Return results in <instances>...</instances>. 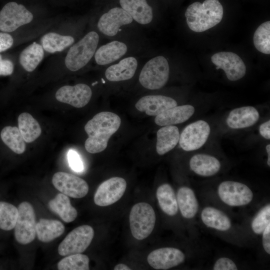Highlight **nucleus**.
Instances as JSON below:
<instances>
[{
  "label": "nucleus",
  "mask_w": 270,
  "mask_h": 270,
  "mask_svg": "<svg viewBox=\"0 0 270 270\" xmlns=\"http://www.w3.org/2000/svg\"><path fill=\"white\" fill-rule=\"evenodd\" d=\"M12 36L6 32H0V52L10 48L13 44Z\"/></svg>",
  "instance_id": "obj_41"
},
{
  "label": "nucleus",
  "mask_w": 270,
  "mask_h": 270,
  "mask_svg": "<svg viewBox=\"0 0 270 270\" xmlns=\"http://www.w3.org/2000/svg\"><path fill=\"white\" fill-rule=\"evenodd\" d=\"M255 48L260 52L270 54V22L261 24L254 32L253 38Z\"/></svg>",
  "instance_id": "obj_35"
},
{
  "label": "nucleus",
  "mask_w": 270,
  "mask_h": 270,
  "mask_svg": "<svg viewBox=\"0 0 270 270\" xmlns=\"http://www.w3.org/2000/svg\"><path fill=\"white\" fill-rule=\"evenodd\" d=\"M18 216V210L13 204L0 202V228L10 230L14 228Z\"/></svg>",
  "instance_id": "obj_36"
},
{
  "label": "nucleus",
  "mask_w": 270,
  "mask_h": 270,
  "mask_svg": "<svg viewBox=\"0 0 270 270\" xmlns=\"http://www.w3.org/2000/svg\"><path fill=\"white\" fill-rule=\"evenodd\" d=\"M129 218L132 234L138 240L145 239L150 234L156 220L154 210L146 202L134 204L131 209Z\"/></svg>",
  "instance_id": "obj_5"
},
{
  "label": "nucleus",
  "mask_w": 270,
  "mask_h": 270,
  "mask_svg": "<svg viewBox=\"0 0 270 270\" xmlns=\"http://www.w3.org/2000/svg\"><path fill=\"white\" fill-rule=\"evenodd\" d=\"M156 150L159 155H163L173 149L180 139L178 128L174 125L163 126L157 132Z\"/></svg>",
  "instance_id": "obj_26"
},
{
  "label": "nucleus",
  "mask_w": 270,
  "mask_h": 270,
  "mask_svg": "<svg viewBox=\"0 0 270 270\" xmlns=\"http://www.w3.org/2000/svg\"><path fill=\"white\" fill-rule=\"evenodd\" d=\"M74 42V39L72 36H62L55 32L48 33L41 38L43 48L50 53L62 52Z\"/></svg>",
  "instance_id": "obj_32"
},
{
  "label": "nucleus",
  "mask_w": 270,
  "mask_h": 270,
  "mask_svg": "<svg viewBox=\"0 0 270 270\" xmlns=\"http://www.w3.org/2000/svg\"><path fill=\"white\" fill-rule=\"evenodd\" d=\"M131 16L121 7H114L104 14L98 22V30L104 35L114 36L123 26L132 22Z\"/></svg>",
  "instance_id": "obj_14"
},
{
  "label": "nucleus",
  "mask_w": 270,
  "mask_h": 270,
  "mask_svg": "<svg viewBox=\"0 0 270 270\" xmlns=\"http://www.w3.org/2000/svg\"><path fill=\"white\" fill-rule=\"evenodd\" d=\"M262 244L264 251L270 254V224L265 228L262 234Z\"/></svg>",
  "instance_id": "obj_42"
},
{
  "label": "nucleus",
  "mask_w": 270,
  "mask_h": 270,
  "mask_svg": "<svg viewBox=\"0 0 270 270\" xmlns=\"http://www.w3.org/2000/svg\"><path fill=\"white\" fill-rule=\"evenodd\" d=\"M18 128L24 140L30 143L37 139L42 132L38 121L28 113L23 112L18 117Z\"/></svg>",
  "instance_id": "obj_30"
},
{
  "label": "nucleus",
  "mask_w": 270,
  "mask_h": 270,
  "mask_svg": "<svg viewBox=\"0 0 270 270\" xmlns=\"http://www.w3.org/2000/svg\"><path fill=\"white\" fill-rule=\"evenodd\" d=\"M126 182L120 177H113L102 182L94 195L95 204L100 206L111 205L118 201L124 194Z\"/></svg>",
  "instance_id": "obj_12"
},
{
  "label": "nucleus",
  "mask_w": 270,
  "mask_h": 270,
  "mask_svg": "<svg viewBox=\"0 0 270 270\" xmlns=\"http://www.w3.org/2000/svg\"><path fill=\"white\" fill-rule=\"evenodd\" d=\"M156 196L159 206L162 211L169 216H174L178 208L176 196L172 186L168 184H164L157 189Z\"/></svg>",
  "instance_id": "obj_29"
},
{
  "label": "nucleus",
  "mask_w": 270,
  "mask_h": 270,
  "mask_svg": "<svg viewBox=\"0 0 270 270\" xmlns=\"http://www.w3.org/2000/svg\"><path fill=\"white\" fill-rule=\"evenodd\" d=\"M260 114L253 106H246L238 108L229 114L226 122L232 129L246 128L254 125L259 120Z\"/></svg>",
  "instance_id": "obj_19"
},
{
  "label": "nucleus",
  "mask_w": 270,
  "mask_h": 270,
  "mask_svg": "<svg viewBox=\"0 0 270 270\" xmlns=\"http://www.w3.org/2000/svg\"><path fill=\"white\" fill-rule=\"evenodd\" d=\"M52 182L62 194L73 198H82L88 192V186L84 180L65 172L55 173L52 178Z\"/></svg>",
  "instance_id": "obj_11"
},
{
  "label": "nucleus",
  "mask_w": 270,
  "mask_h": 270,
  "mask_svg": "<svg viewBox=\"0 0 270 270\" xmlns=\"http://www.w3.org/2000/svg\"><path fill=\"white\" fill-rule=\"evenodd\" d=\"M260 134L267 140L270 138V120H268L260 124L259 128Z\"/></svg>",
  "instance_id": "obj_43"
},
{
  "label": "nucleus",
  "mask_w": 270,
  "mask_h": 270,
  "mask_svg": "<svg viewBox=\"0 0 270 270\" xmlns=\"http://www.w3.org/2000/svg\"><path fill=\"white\" fill-rule=\"evenodd\" d=\"M190 170L196 174L202 176H211L220 170V162L214 156L206 154H196L190 160Z\"/></svg>",
  "instance_id": "obj_23"
},
{
  "label": "nucleus",
  "mask_w": 270,
  "mask_h": 270,
  "mask_svg": "<svg viewBox=\"0 0 270 270\" xmlns=\"http://www.w3.org/2000/svg\"><path fill=\"white\" fill-rule=\"evenodd\" d=\"M0 137L3 142L15 153L22 154L25 151L24 140L18 128L5 126L1 131Z\"/></svg>",
  "instance_id": "obj_33"
},
{
  "label": "nucleus",
  "mask_w": 270,
  "mask_h": 270,
  "mask_svg": "<svg viewBox=\"0 0 270 270\" xmlns=\"http://www.w3.org/2000/svg\"><path fill=\"white\" fill-rule=\"evenodd\" d=\"M98 42L96 32L91 31L86 34L70 48L65 58L66 68L76 72L84 67L94 56Z\"/></svg>",
  "instance_id": "obj_3"
},
{
  "label": "nucleus",
  "mask_w": 270,
  "mask_h": 270,
  "mask_svg": "<svg viewBox=\"0 0 270 270\" xmlns=\"http://www.w3.org/2000/svg\"><path fill=\"white\" fill-rule=\"evenodd\" d=\"M270 224V204H266L256 213L251 222V228L255 234H262Z\"/></svg>",
  "instance_id": "obj_37"
},
{
  "label": "nucleus",
  "mask_w": 270,
  "mask_h": 270,
  "mask_svg": "<svg viewBox=\"0 0 270 270\" xmlns=\"http://www.w3.org/2000/svg\"><path fill=\"white\" fill-rule=\"evenodd\" d=\"M138 66V62L136 58H125L118 63L108 66L105 71V76L108 80L113 82L128 80L134 75Z\"/></svg>",
  "instance_id": "obj_18"
},
{
  "label": "nucleus",
  "mask_w": 270,
  "mask_h": 270,
  "mask_svg": "<svg viewBox=\"0 0 270 270\" xmlns=\"http://www.w3.org/2000/svg\"><path fill=\"white\" fill-rule=\"evenodd\" d=\"M184 254L180 250L172 247L156 249L147 258L148 264L156 270H168L183 263Z\"/></svg>",
  "instance_id": "obj_15"
},
{
  "label": "nucleus",
  "mask_w": 270,
  "mask_h": 270,
  "mask_svg": "<svg viewBox=\"0 0 270 270\" xmlns=\"http://www.w3.org/2000/svg\"><path fill=\"white\" fill-rule=\"evenodd\" d=\"M178 208L182 216L186 218H194L198 210V202L194 191L190 188H180L176 194Z\"/></svg>",
  "instance_id": "obj_25"
},
{
  "label": "nucleus",
  "mask_w": 270,
  "mask_h": 270,
  "mask_svg": "<svg viewBox=\"0 0 270 270\" xmlns=\"http://www.w3.org/2000/svg\"><path fill=\"white\" fill-rule=\"evenodd\" d=\"M90 260L84 254H76L61 260L58 264L59 270H88Z\"/></svg>",
  "instance_id": "obj_34"
},
{
  "label": "nucleus",
  "mask_w": 270,
  "mask_h": 270,
  "mask_svg": "<svg viewBox=\"0 0 270 270\" xmlns=\"http://www.w3.org/2000/svg\"><path fill=\"white\" fill-rule=\"evenodd\" d=\"M266 150L268 154L267 164L268 166H270V144H268L266 146Z\"/></svg>",
  "instance_id": "obj_45"
},
{
  "label": "nucleus",
  "mask_w": 270,
  "mask_h": 270,
  "mask_svg": "<svg viewBox=\"0 0 270 270\" xmlns=\"http://www.w3.org/2000/svg\"><path fill=\"white\" fill-rule=\"evenodd\" d=\"M48 206L52 212L58 214L66 222H73L78 216L77 210L71 205L68 196L62 193L58 194L50 200Z\"/></svg>",
  "instance_id": "obj_28"
},
{
  "label": "nucleus",
  "mask_w": 270,
  "mask_h": 270,
  "mask_svg": "<svg viewBox=\"0 0 270 270\" xmlns=\"http://www.w3.org/2000/svg\"><path fill=\"white\" fill-rule=\"evenodd\" d=\"M210 132L208 124L198 120L188 125L182 132L179 144L185 151H193L201 148L206 142Z\"/></svg>",
  "instance_id": "obj_10"
},
{
  "label": "nucleus",
  "mask_w": 270,
  "mask_h": 270,
  "mask_svg": "<svg viewBox=\"0 0 270 270\" xmlns=\"http://www.w3.org/2000/svg\"><path fill=\"white\" fill-rule=\"evenodd\" d=\"M128 51V46L124 42L114 40L101 46L97 49L94 56L96 63L105 66L122 58Z\"/></svg>",
  "instance_id": "obj_20"
},
{
  "label": "nucleus",
  "mask_w": 270,
  "mask_h": 270,
  "mask_svg": "<svg viewBox=\"0 0 270 270\" xmlns=\"http://www.w3.org/2000/svg\"><path fill=\"white\" fill-rule=\"evenodd\" d=\"M200 218L208 228L220 232L228 231L232 226L228 216L221 210L213 206L204 208L200 213Z\"/></svg>",
  "instance_id": "obj_24"
},
{
  "label": "nucleus",
  "mask_w": 270,
  "mask_h": 270,
  "mask_svg": "<svg viewBox=\"0 0 270 270\" xmlns=\"http://www.w3.org/2000/svg\"><path fill=\"white\" fill-rule=\"evenodd\" d=\"M238 269L236 263L232 259L226 257L218 258L212 267L214 270H236Z\"/></svg>",
  "instance_id": "obj_38"
},
{
  "label": "nucleus",
  "mask_w": 270,
  "mask_h": 270,
  "mask_svg": "<svg viewBox=\"0 0 270 270\" xmlns=\"http://www.w3.org/2000/svg\"><path fill=\"white\" fill-rule=\"evenodd\" d=\"M217 192L222 202L232 207L248 205L254 197L252 191L248 186L232 180H226L220 184Z\"/></svg>",
  "instance_id": "obj_6"
},
{
  "label": "nucleus",
  "mask_w": 270,
  "mask_h": 270,
  "mask_svg": "<svg viewBox=\"0 0 270 270\" xmlns=\"http://www.w3.org/2000/svg\"><path fill=\"white\" fill-rule=\"evenodd\" d=\"M189 28L194 32L206 31L220 23L224 9L218 0H205L190 4L184 14Z\"/></svg>",
  "instance_id": "obj_2"
},
{
  "label": "nucleus",
  "mask_w": 270,
  "mask_h": 270,
  "mask_svg": "<svg viewBox=\"0 0 270 270\" xmlns=\"http://www.w3.org/2000/svg\"><path fill=\"white\" fill-rule=\"evenodd\" d=\"M194 111V108L190 104L176 106L156 116L154 122L160 126L181 124L188 120L193 115Z\"/></svg>",
  "instance_id": "obj_21"
},
{
  "label": "nucleus",
  "mask_w": 270,
  "mask_h": 270,
  "mask_svg": "<svg viewBox=\"0 0 270 270\" xmlns=\"http://www.w3.org/2000/svg\"><path fill=\"white\" fill-rule=\"evenodd\" d=\"M170 67L168 60L163 56H157L148 60L143 66L139 82L144 88L155 90L162 88L169 78Z\"/></svg>",
  "instance_id": "obj_4"
},
{
  "label": "nucleus",
  "mask_w": 270,
  "mask_h": 270,
  "mask_svg": "<svg viewBox=\"0 0 270 270\" xmlns=\"http://www.w3.org/2000/svg\"><path fill=\"white\" fill-rule=\"evenodd\" d=\"M64 230V225L58 220L41 218L36 224L38 238L44 242H50L59 237Z\"/></svg>",
  "instance_id": "obj_27"
},
{
  "label": "nucleus",
  "mask_w": 270,
  "mask_h": 270,
  "mask_svg": "<svg viewBox=\"0 0 270 270\" xmlns=\"http://www.w3.org/2000/svg\"><path fill=\"white\" fill-rule=\"evenodd\" d=\"M92 96L91 88L84 84H78L74 86H64L56 93V98L58 101L77 108L86 106Z\"/></svg>",
  "instance_id": "obj_16"
},
{
  "label": "nucleus",
  "mask_w": 270,
  "mask_h": 270,
  "mask_svg": "<svg viewBox=\"0 0 270 270\" xmlns=\"http://www.w3.org/2000/svg\"><path fill=\"white\" fill-rule=\"evenodd\" d=\"M94 236V230L88 225H82L72 230L60 242L58 252L62 256L80 254L86 250Z\"/></svg>",
  "instance_id": "obj_7"
},
{
  "label": "nucleus",
  "mask_w": 270,
  "mask_h": 270,
  "mask_svg": "<svg viewBox=\"0 0 270 270\" xmlns=\"http://www.w3.org/2000/svg\"><path fill=\"white\" fill-rule=\"evenodd\" d=\"M14 70L12 62L8 60H3L0 54V76L10 75Z\"/></svg>",
  "instance_id": "obj_40"
},
{
  "label": "nucleus",
  "mask_w": 270,
  "mask_h": 270,
  "mask_svg": "<svg viewBox=\"0 0 270 270\" xmlns=\"http://www.w3.org/2000/svg\"><path fill=\"white\" fill-rule=\"evenodd\" d=\"M178 106L172 98L162 95H148L136 102V108L150 116H156L168 109Z\"/></svg>",
  "instance_id": "obj_17"
},
{
  "label": "nucleus",
  "mask_w": 270,
  "mask_h": 270,
  "mask_svg": "<svg viewBox=\"0 0 270 270\" xmlns=\"http://www.w3.org/2000/svg\"><path fill=\"white\" fill-rule=\"evenodd\" d=\"M32 19V14L24 6L10 2L0 12V30L5 32H12L30 23Z\"/></svg>",
  "instance_id": "obj_9"
},
{
  "label": "nucleus",
  "mask_w": 270,
  "mask_h": 270,
  "mask_svg": "<svg viewBox=\"0 0 270 270\" xmlns=\"http://www.w3.org/2000/svg\"><path fill=\"white\" fill-rule=\"evenodd\" d=\"M211 60L219 69L224 70L230 80H238L246 74V67L244 62L236 54L228 52H219L214 54Z\"/></svg>",
  "instance_id": "obj_13"
},
{
  "label": "nucleus",
  "mask_w": 270,
  "mask_h": 270,
  "mask_svg": "<svg viewBox=\"0 0 270 270\" xmlns=\"http://www.w3.org/2000/svg\"><path fill=\"white\" fill-rule=\"evenodd\" d=\"M114 270H130L131 268H129L128 266L122 264H120L115 266L114 268Z\"/></svg>",
  "instance_id": "obj_44"
},
{
  "label": "nucleus",
  "mask_w": 270,
  "mask_h": 270,
  "mask_svg": "<svg viewBox=\"0 0 270 270\" xmlns=\"http://www.w3.org/2000/svg\"><path fill=\"white\" fill-rule=\"evenodd\" d=\"M69 164L72 170L80 172L84 169L82 162L78 154L74 150H70L68 154Z\"/></svg>",
  "instance_id": "obj_39"
},
{
  "label": "nucleus",
  "mask_w": 270,
  "mask_h": 270,
  "mask_svg": "<svg viewBox=\"0 0 270 270\" xmlns=\"http://www.w3.org/2000/svg\"><path fill=\"white\" fill-rule=\"evenodd\" d=\"M121 120L119 116L110 112H102L96 114L87 122L84 130L88 137L84 147L91 154L104 150L111 136L119 128Z\"/></svg>",
  "instance_id": "obj_1"
},
{
  "label": "nucleus",
  "mask_w": 270,
  "mask_h": 270,
  "mask_svg": "<svg viewBox=\"0 0 270 270\" xmlns=\"http://www.w3.org/2000/svg\"><path fill=\"white\" fill-rule=\"evenodd\" d=\"M44 56V52L42 46L34 42L21 52L20 62L26 71L32 72L42 60Z\"/></svg>",
  "instance_id": "obj_31"
},
{
  "label": "nucleus",
  "mask_w": 270,
  "mask_h": 270,
  "mask_svg": "<svg viewBox=\"0 0 270 270\" xmlns=\"http://www.w3.org/2000/svg\"><path fill=\"white\" fill-rule=\"evenodd\" d=\"M18 216L14 226V236L16 241L20 244H26L35 238L36 214L32 204L24 202L18 208Z\"/></svg>",
  "instance_id": "obj_8"
},
{
  "label": "nucleus",
  "mask_w": 270,
  "mask_h": 270,
  "mask_svg": "<svg viewBox=\"0 0 270 270\" xmlns=\"http://www.w3.org/2000/svg\"><path fill=\"white\" fill-rule=\"evenodd\" d=\"M119 2L120 7L138 23L146 25L152 22V8L146 0H120Z\"/></svg>",
  "instance_id": "obj_22"
}]
</instances>
